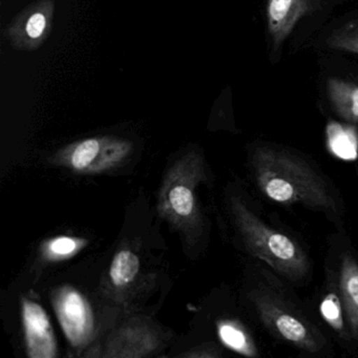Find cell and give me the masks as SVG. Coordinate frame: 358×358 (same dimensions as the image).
<instances>
[{
    "label": "cell",
    "instance_id": "cell-1",
    "mask_svg": "<svg viewBox=\"0 0 358 358\" xmlns=\"http://www.w3.org/2000/svg\"><path fill=\"white\" fill-rule=\"evenodd\" d=\"M251 175L264 198L282 206H301L332 221L343 215L334 184L314 161L290 148L261 143L251 152Z\"/></svg>",
    "mask_w": 358,
    "mask_h": 358
},
{
    "label": "cell",
    "instance_id": "cell-2",
    "mask_svg": "<svg viewBox=\"0 0 358 358\" xmlns=\"http://www.w3.org/2000/svg\"><path fill=\"white\" fill-rule=\"evenodd\" d=\"M262 266L247 292L257 320L276 341L309 355H324L329 341L322 329L289 292L280 276Z\"/></svg>",
    "mask_w": 358,
    "mask_h": 358
},
{
    "label": "cell",
    "instance_id": "cell-3",
    "mask_svg": "<svg viewBox=\"0 0 358 358\" xmlns=\"http://www.w3.org/2000/svg\"><path fill=\"white\" fill-rule=\"evenodd\" d=\"M229 211L236 236L249 255L286 282L307 280L311 261L296 238L266 222L241 194L230 196Z\"/></svg>",
    "mask_w": 358,
    "mask_h": 358
},
{
    "label": "cell",
    "instance_id": "cell-4",
    "mask_svg": "<svg viewBox=\"0 0 358 358\" xmlns=\"http://www.w3.org/2000/svg\"><path fill=\"white\" fill-rule=\"evenodd\" d=\"M205 179L204 159L189 152L169 167L159 192V215L188 238H194L202 223L196 189Z\"/></svg>",
    "mask_w": 358,
    "mask_h": 358
},
{
    "label": "cell",
    "instance_id": "cell-5",
    "mask_svg": "<svg viewBox=\"0 0 358 358\" xmlns=\"http://www.w3.org/2000/svg\"><path fill=\"white\" fill-rule=\"evenodd\" d=\"M131 144L112 137L90 138L62 148L52 157V164L75 173L96 175L120 166L129 158Z\"/></svg>",
    "mask_w": 358,
    "mask_h": 358
},
{
    "label": "cell",
    "instance_id": "cell-6",
    "mask_svg": "<svg viewBox=\"0 0 358 358\" xmlns=\"http://www.w3.org/2000/svg\"><path fill=\"white\" fill-rule=\"evenodd\" d=\"M52 303L69 343L75 348L87 345L93 337L95 322L87 297L78 289L64 285L54 291Z\"/></svg>",
    "mask_w": 358,
    "mask_h": 358
},
{
    "label": "cell",
    "instance_id": "cell-7",
    "mask_svg": "<svg viewBox=\"0 0 358 358\" xmlns=\"http://www.w3.org/2000/svg\"><path fill=\"white\" fill-rule=\"evenodd\" d=\"M22 320L29 357H56L58 354L57 339L49 315L43 307L24 297L22 301Z\"/></svg>",
    "mask_w": 358,
    "mask_h": 358
},
{
    "label": "cell",
    "instance_id": "cell-8",
    "mask_svg": "<svg viewBox=\"0 0 358 358\" xmlns=\"http://www.w3.org/2000/svg\"><path fill=\"white\" fill-rule=\"evenodd\" d=\"M337 292L343 306L348 333L358 339V259L349 249L339 257Z\"/></svg>",
    "mask_w": 358,
    "mask_h": 358
},
{
    "label": "cell",
    "instance_id": "cell-9",
    "mask_svg": "<svg viewBox=\"0 0 358 358\" xmlns=\"http://www.w3.org/2000/svg\"><path fill=\"white\" fill-rule=\"evenodd\" d=\"M310 9L309 0H268V32L278 49Z\"/></svg>",
    "mask_w": 358,
    "mask_h": 358
},
{
    "label": "cell",
    "instance_id": "cell-10",
    "mask_svg": "<svg viewBox=\"0 0 358 358\" xmlns=\"http://www.w3.org/2000/svg\"><path fill=\"white\" fill-rule=\"evenodd\" d=\"M156 338L150 329L137 324L122 327L108 341L106 356L110 357H143L157 347Z\"/></svg>",
    "mask_w": 358,
    "mask_h": 358
},
{
    "label": "cell",
    "instance_id": "cell-11",
    "mask_svg": "<svg viewBox=\"0 0 358 358\" xmlns=\"http://www.w3.org/2000/svg\"><path fill=\"white\" fill-rule=\"evenodd\" d=\"M327 93L335 114L345 122L358 125V85L330 78L327 83Z\"/></svg>",
    "mask_w": 358,
    "mask_h": 358
},
{
    "label": "cell",
    "instance_id": "cell-12",
    "mask_svg": "<svg viewBox=\"0 0 358 358\" xmlns=\"http://www.w3.org/2000/svg\"><path fill=\"white\" fill-rule=\"evenodd\" d=\"M217 335L222 343L241 355L255 357L257 345L244 326L238 320H222L217 322Z\"/></svg>",
    "mask_w": 358,
    "mask_h": 358
},
{
    "label": "cell",
    "instance_id": "cell-13",
    "mask_svg": "<svg viewBox=\"0 0 358 358\" xmlns=\"http://www.w3.org/2000/svg\"><path fill=\"white\" fill-rule=\"evenodd\" d=\"M139 270L138 255L129 249H122L115 255L110 264V278L115 287L124 288L135 280Z\"/></svg>",
    "mask_w": 358,
    "mask_h": 358
},
{
    "label": "cell",
    "instance_id": "cell-14",
    "mask_svg": "<svg viewBox=\"0 0 358 358\" xmlns=\"http://www.w3.org/2000/svg\"><path fill=\"white\" fill-rule=\"evenodd\" d=\"M87 240L75 236H59L50 238L41 247L45 261L62 262L75 257L87 246Z\"/></svg>",
    "mask_w": 358,
    "mask_h": 358
},
{
    "label": "cell",
    "instance_id": "cell-15",
    "mask_svg": "<svg viewBox=\"0 0 358 358\" xmlns=\"http://www.w3.org/2000/svg\"><path fill=\"white\" fill-rule=\"evenodd\" d=\"M335 51L358 55V20L348 22L332 33L326 41Z\"/></svg>",
    "mask_w": 358,
    "mask_h": 358
},
{
    "label": "cell",
    "instance_id": "cell-16",
    "mask_svg": "<svg viewBox=\"0 0 358 358\" xmlns=\"http://www.w3.org/2000/svg\"><path fill=\"white\" fill-rule=\"evenodd\" d=\"M322 315L326 318L327 322L332 324L336 329L343 330V306H341V299H339L338 292L337 294L335 293H330L324 297L322 303ZM345 317V316H343ZM331 324V326H332Z\"/></svg>",
    "mask_w": 358,
    "mask_h": 358
},
{
    "label": "cell",
    "instance_id": "cell-17",
    "mask_svg": "<svg viewBox=\"0 0 358 358\" xmlns=\"http://www.w3.org/2000/svg\"><path fill=\"white\" fill-rule=\"evenodd\" d=\"M47 28V18L41 12L33 14L27 22L26 32L32 39H37L43 36Z\"/></svg>",
    "mask_w": 358,
    "mask_h": 358
},
{
    "label": "cell",
    "instance_id": "cell-18",
    "mask_svg": "<svg viewBox=\"0 0 358 358\" xmlns=\"http://www.w3.org/2000/svg\"><path fill=\"white\" fill-rule=\"evenodd\" d=\"M184 356H187V357H217L220 356V353L215 347L208 345V347H203L202 351L194 349V351H190L189 353L185 354Z\"/></svg>",
    "mask_w": 358,
    "mask_h": 358
}]
</instances>
